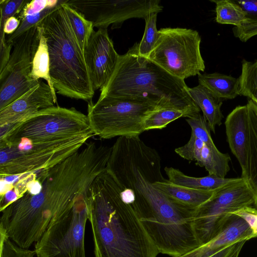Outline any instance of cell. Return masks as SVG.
Listing matches in <instances>:
<instances>
[{
    "label": "cell",
    "instance_id": "6da1fadb",
    "mask_svg": "<svg viewBox=\"0 0 257 257\" xmlns=\"http://www.w3.org/2000/svg\"><path fill=\"white\" fill-rule=\"evenodd\" d=\"M111 150L91 142L50 169L21 176L13 187L18 199L1 211L0 228L21 248L35 245L54 219L86 198Z\"/></svg>",
    "mask_w": 257,
    "mask_h": 257
},
{
    "label": "cell",
    "instance_id": "7a4b0ae2",
    "mask_svg": "<svg viewBox=\"0 0 257 257\" xmlns=\"http://www.w3.org/2000/svg\"><path fill=\"white\" fill-rule=\"evenodd\" d=\"M121 188L105 169L90 184L86 200L95 257H157L160 253Z\"/></svg>",
    "mask_w": 257,
    "mask_h": 257
},
{
    "label": "cell",
    "instance_id": "3957f363",
    "mask_svg": "<svg viewBox=\"0 0 257 257\" xmlns=\"http://www.w3.org/2000/svg\"><path fill=\"white\" fill-rule=\"evenodd\" d=\"M184 80L175 77L139 55L138 43L119 55L114 70L100 89L99 98L111 97L172 101L197 105Z\"/></svg>",
    "mask_w": 257,
    "mask_h": 257
},
{
    "label": "cell",
    "instance_id": "277c9868",
    "mask_svg": "<svg viewBox=\"0 0 257 257\" xmlns=\"http://www.w3.org/2000/svg\"><path fill=\"white\" fill-rule=\"evenodd\" d=\"M65 1L39 24L47 39L50 75L56 93L89 102L95 91L84 53L63 6Z\"/></svg>",
    "mask_w": 257,
    "mask_h": 257
},
{
    "label": "cell",
    "instance_id": "5b68a950",
    "mask_svg": "<svg viewBox=\"0 0 257 257\" xmlns=\"http://www.w3.org/2000/svg\"><path fill=\"white\" fill-rule=\"evenodd\" d=\"M92 137L37 142L0 140V178H15L50 169L80 150Z\"/></svg>",
    "mask_w": 257,
    "mask_h": 257
},
{
    "label": "cell",
    "instance_id": "8992f818",
    "mask_svg": "<svg viewBox=\"0 0 257 257\" xmlns=\"http://www.w3.org/2000/svg\"><path fill=\"white\" fill-rule=\"evenodd\" d=\"M161 101L111 97L99 98L96 103L91 100L87 114L90 127L94 135L103 139L139 137L145 131L146 118Z\"/></svg>",
    "mask_w": 257,
    "mask_h": 257
},
{
    "label": "cell",
    "instance_id": "52a82bcc",
    "mask_svg": "<svg viewBox=\"0 0 257 257\" xmlns=\"http://www.w3.org/2000/svg\"><path fill=\"white\" fill-rule=\"evenodd\" d=\"M0 128V140L37 142L94 136L87 115L74 107L58 105L43 109L15 124Z\"/></svg>",
    "mask_w": 257,
    "mask_h": 257
},
{
    "label": "cell",
    "instance_id": "ba28073f",
    "mask_svg": "<svg viewBox=\"0 0 257 257\" xmlns=\"http://www.w3.org/2000/svg\"><path fill=\"white\" fill-rule=\"evenodd\" d=\"M147 58L172 75L182 80L204 72V61L200 52L201 37L194 30L164 28Z\"/></svg>",
    "mask_w": 257,
    "mask_h": 257
},
{
    "label": "cell",
    "instance_id": "9c48e42d",
    "mask_svg": "<svg viewBox=\"0 0 257 257\" xmlns=\"http://www.w3.org/2000/svg\"><path fill=\"white\" fill-rule=\"evenodd\" d=\"M254 199V194L247 181L241 177L214 191L212 196L193 212V225L200 245L210 241L222 230L231 213L252 206Z\"/></svg>",
    "mask_w": 257,
    "mask_h": 257
},
{
    "label": "cell",
    "instance_id": "30bf717a",
    "mask_svg": "<svg viewBox=\"0 0 257 257\" xmlns=\"http://www.w3.org/2000/svg\"><path fill=\"white\" fill-rule=\"evenodd\" d=\"M88 219L86 198L51 221L35 244L37 257H86L84 239Z\"/></svg>",
    "mask_w": 257,
    "mask_h": 257
},
{
    "label": "cell",
    "instance_id": "8fae6325",
    "mask_svg": "<svg viewBox=\"0 0 257 257\" xmlns=\"http://www.w3.org/2000/svg\"><path fill=\"white\" fill-rule=\"evenodd\" d=\"M38 26L13 43L9 62L0 72V110L33 88L39 80L32 75L33 61L39 44Z\"/></svg>",
    "mask_w": 257,
    "mask_h": 257
},
{
    "label": "cell",
    "instance_id": "7c38bea8",
    "mask_svg": "<svg viewBox=\"0 0 257 257\" xmlns=\"http://www.w3.org/2000/svg\"><path fill=\"white\" fill-rule=\"evenodd\" d=\"M66 3L81 13L94 28H120L130 19L145 18L151 12L160 13L159 0H66Z\"/></svg>",
    "mask_w": 257,
    "mask_h": 257
},
{
    "label": "cell",
    "instance_id": "4fadbf2b",
    "mask_svg": "<svg viewBox=\"0 0 257 257\" xmlns=\"http://www.w3.org/2000/svg\"><path fill=\"white\" fill-rule=\"evenodd\" d=\"M84 55L94 90L101 89L111 76L119 56L107 29L93 32Z\"/></svg>",
    "mask_w": 257,
    "mask_h": 257
},
{
    "label": "cell",
    "instance_id": "5bb4252c",
    "mask_svg": "<svg viewBox=\"0 0 257 257\" xmlns=\"http://www.w3.org/2000/svg\"><path fill=\"white\" fill-rule=\"evenodd\" d=\"M57 96L49 85L38 83L0 110V128L15 124L43 109L55 105Z\"/></svg>",
    "mask_w": 257,
    "mask_h": 257
},
{
    "label": "cell",
    "instance_id": "9a60e30c",
    "mask_svg": "<svg viewBox=\"0 0 257 257\" xmlns=\"http://www.w3.org/2000/svg\"><path fill=\"white\" fill-rule=\"evenodd\" d=\"M225 131L229 148L241 169V178L248 177V114L246 104L235 107L227 116Z\"/></svg>",
    "mask_w": 257,
    "mask_h": 257
},
{
    "label": "cell",
    "instance_id": "2e32d148",
    "mask_svg": "<svg viewBox=\"0 0 257 257\" xmlns=\"http://www.w3.org/2000/svg\"><path fill=\"white\" fill-rule=\"evenodd\" d=\"M231 214L227 224L217 235L178 257H205L226 245L254 238L253 231L247 223L241 217Z\"/></svg>",
    "mask_w": 257,
    "mask_h": 257
},
{
    "label": "cell",
    "instance_id": "e0dca14e",
    "mask_svg": "<svg viewBox=\"0 0 257 257\" xmlns=\"http://www.w3.org/2000/svg\"><path fill=\"white\" fill-rule=\"evenodd\" d=\"M200 111L197 106L162 100L158 108L146 118L145 131L162 129L180 117L191 118L196 116Z\"/></svg>",
    "mask_w": 257,
    "mask_h": 257
},
{
    "label": "cell",
    "instance_id": "ac0fdd59",
    "mask_svg": "<svg viewBox=\"0 0 257 257\" xmlns=\"http://www.w3.org/2000/svg\"><path fill=\"white\" fill-rule=\"evenodd\" d=\"M153 186L174 202L195 210L208 201L213 195L214 191L197 190L177 185L165 180L157 181Z\"/></svg>",
    "mask_w": 257,
    "mask_h": 257
},
{
    "label": "cell",
    "instance_id": "d6986e66",
    "mask_svg": "<svg viewBox=\"0 0 257 257\" xmlns=\"http://www.w3.org/2000/svg\"><path fill=\"white\" fill-rule=\"evenodd\" d=\"M187 90L193 101L202 110L210 131L215 133L216 126L221 124L223 118L221 110L222 100L200 84L192 88L188 87Z\"/></svg>",
    "mask_w": 257,
    "mask_h": 257
},
{
    "label": "cell",
    "instance_id": "ffe728a7",
    "mask_svg": "<svg viewBox=\"0 0 257 257\" xmlns=\"http://www.w3.org/2000/svg\"><path fill=\"white\" fill-rule=\"evenodd\" d=\"M164 170L170 182L181 186L204 191H215L237 179L220 178L210 175L203 177H191L173 167H166Z\"/></svg>",
    "mask_w": 257,
    "mask_h": 257
},
{
    "label": "cell",
    "instance_id": "44dd1931",
    "mask_svg": "<svg viewBox=\"0 0 257 257\" xmlns=\"http://www.w3.org/2000/svg\"><path fill=\"white\" fill-rule=\"evenodd\" d=\"M248 114V177L247 183L255 196L257 209V104L251 99L246 103Z\"/></svg>",
    "mask_w": 257,
    "mask_h": 257
},
{
    "label": "cell",
    "instance_id": "7402d4cb",
    "mask_svg": "<svg viewBox=\"0 0 257 257\" xmlns=\"http://www.w3.org/2000/svg\"><path fill=\"white\" fill-rule=\"evenodd\" d=\"M198 79L199 84L222 100L232 99L239 95L238 78L214 72L200 73L198 75Z\"/></svg>",
    "mask_w": 257,
    "mask_h": 257
},
{
    "label": "cell",
    "instance_id": "603a6c76",
    "mask_svg": "<svg viewBox=\"0 0 257 257\" xmlns=\"http://www.w3.org/2000/svg\"><path fill=\"white\" fill-rule=\"evenodd\" d=\"M230 161L228 154L222 153L217 148H212L204 144L197 165L204 167L210 175L225 178L230 170Z\"/></svg>",
    "mask_w": 257,
    "mask_h": 257
},
{
    "label": "cell",
    "instance_id": "cb8c5ba5",
    "mask_svg": "<svg viewBox=\"0 0 257 257\" xmlns=\"http://www.w3.org/2000/svg\"><path fill=\"white\" fill-rule=\"evenodd\" d=\"M39 44L33 61L31 75L36 80L43 79L56 94L50 75V59L47 39L42 27L39 25Z\"/></svg>",
    "mask_w": 257,
    "mask_h": 257
},
{
    "label": "cell",
    "instance_id": "d4e9b609",
    "mask_svg": "<svg viewBox=\"0 0 257 257\" xmlns=\"http://www.w3.org/2000/svg\"><path fill=\"white\" fill-rule=\"evenodd\" d=\"M216 5L215 21L220 24L239 27L247 23L246 14L234 0H210Z\"/></svg>",
    "mask_w": 257,
    "mask_h": 257
},
{
    "label": "cell",
    "instance_id": "484cf974",
    "mask_svg": "<svg viewBox=\"0 0 257 257\" xmlns=\"http://www.w3.org/2000/svg\"><path fill=\"white\" fill-rule=\"evenodd\" d=\"M238 81L239 95L246 97L257 104V59L253 62L242 60Z\"/></svg>",
    "mask_w": 257,
    "mask_h": 257
},
{
    "label": "cell",
    "instance_id": "4316f807",
    "mask_svg": "<svg viewBox=\"0 0 257 257\" xmlns=\"http://www.w3.org/2000/svg\"><path fill=\"white\" fill-rule=\"evenodd\" d=\"M66 2V0L63 3V6L74 33L84 53L88 41L94 31L93 24L87 20L81 13L67 5Z\"/></svg>",
    "mask_w": 257,
    "mask_h": 257
},
{
    "label": "cell",
    "instance_id": "83f0119b",
    "mask_svg": "<svg viewBox=\"0 0 257 257\" xmlns=\"http://www.w3.org/2000/svg\"><path fill=\"white\" fill-rule=\"evenodd\" d=\"M158 13L151 12L145 18L144 34L140 42L138 43V51L141 56L147 58L158 39L159 32L156 25Z\"/></svg>",
    "mask_w": 257,
    "mask_h": 257
},
{
    "label": "cell",
    "instance_id": "f1b7e54d",
    "mask_svg": "<svg viewBox=\"0 0 257 257\" xmlns=\"http://www.w3.org/2000/svg\"><path fill=\"white\" fill-rule=\"evenodd\" d=\"M29 1L28 0L0 1V41L6 39L4 31L6 22L11 17H16Z\"/></svg>",
    "mask_w": 257,
    "mask_h": 257
},
{
    "label": "cell",
    "instance_id": "f546056e",
    "mask_svg": "<svg viewBox=\"0 0 257 257\" xmlns=\"http://www.w3.org/2000/svg\"><path fill=\"white\" fill-rule=\"evenodd\" d=\"M186 121L191 128V134L201 140L205 144L212 148H215L210 135V130L203 115L200 113L191 118H187Z\"/></svg>",
    "mask_w": 257,
    "mask_h": 257
},
{
    "label": "cell",
    "instance_id": "4dcf8cb0",
    "mask_svg": "<svg viewBox=\"0 0 257 257\" xmlns=\"http://www.w3.org/2000/svg\"><path fill=\"white\" fill-rule=\"evenodd\" d=\"M35 250L21 248L14 243L6 232L0 230V257H34Z\"/></svg>",
    "mask_w": 257,
    "mask_h": 257
},
{
    "label": "cell",
    "instance_id": "1f68e13d",
    "mask_svg": "<svg viewBox=\"0 0 257 257\" xmlns=\"http://www.w3.org/2000/svg\"><path fill=\"white\" fill-rule=\"evenodd\" d=\"M204 143L191 134L189 141L185 145L175 149V152L182 158L189 160L195 161L197 165L201 159V153Z\"/></svg>",
    "mask_w": 257,
    "mask_h": 257
},
{
    "label": "cell",
    "instance_id": "d6a6232c",
    "mask_svg": "<svg viewBox=\"0 0 257 257\" xmlns=\"http://www.w3.org/2000/svg\"><path fill=\"white\" fill-rule=\"evenodd\" d=\"M59 2L60 0L29 1L16 17L20 21L27 16L38 13L49 7H55L59 4Z\"/></svg>",
    "mask_w": 257,
    "mask_h": 257
},
{
    "label": "cell",
    "instance_id": "836d02e7",
    "mask_svg": "<svg viewBox=\"0 0 257 257\" xmlns=\"http://www.w3.org/2000/svg\"><path fill=\"white\" fill-rule=\"evenodd\" d=\"M246 241L243 240L226 245L205 257H238Z\"/></svg>",
    "mask_w": 257,
    "mask_h": 257
},
{
    "label": "cell",
    "instance_id": "e575fe53",
    "mask_svg": "<svg viewBox=\"0 0 257 257\" xmlns=\"http://www.w3.org/2000/svg\"><path fill=\"white\" fill-rule=\"evenodd\" d=\"M246 14L247 25L257 24V0L235 1Z\"/></svg>",
    "mask_w": 257,
    "mask_h": 257
},
{
    "label": "cell",
    "instance_id": "d590c367",
    "mask_svg": "<svg viewBox=\"0 0 257 257\" xmlns=\"http://www.w3.org/2000/svg\"><path fill=\"white\" fill-rule=\"evenodd\" d=\"M234 36L242 42H246L257 35V24L234 27L232 29Z\"/></svg>",
    "mask_w": 257,
    "mask_h": 257
},
{
    "label": "cell",
    "instance_id": "8d00e7d4",
    "mask_svg": "<svg viewBox=\"0 0 257 257\" xmlns=\"http://www.w3.org/2000/svg\"><path fill=\"white\" fill-rule=\"evenodd\" d=\"M243 218L249 225L252 230L257 221V209L252 206L244 207L231 213Z\"/></svg>",
    "mask_w": 257,
    "mask_h": 257
},
{
    "label": "cell",
    "instance_id": "74e56055",
    "mask_svg": "<svg viewBox=\"0 0 257 257\" xmlns=\"http://www.w3.org/2000/svg\"><path fill=\"white\" fill-rule=\"evenodd\" d=\"M13 46L7 42V39L0 41V72L6 67L10 59Z\"/></svg>",
    "mask_w": 257,
    "mask_h": 257
},
{
    "label": "cell",
    "instance_id": "f35d334b",
    "mask_svg": "<svg viewBox=\"0 0 257 257\" xmlns=\"http://www.w3.org/2000/svg\"><path fill=\"white\" fill-rule=\"evenodd\" d=\"M20 21L16 17L10 18L5 23L4 26V33L5 34L12 35L18 28L20 26Z\"/></svg>",
    "mask_w": 257,
    "mask_h": 257
},
{
    "label": "cell",
    "instance_id": "ab89813d",
    "mask_svg": "<svg viewBox=\"0 0 257 257\" xmlns=\"http://www.w3.org/2000/svg\"><path fill=\"white\" fill-rule=\"evenodd\" d=\"M254 237H257V221L255 223L254 228L252 229Z\"/></svg>",
    "mask_w": 257,
    "mask_h": 257
}]
</instances>
